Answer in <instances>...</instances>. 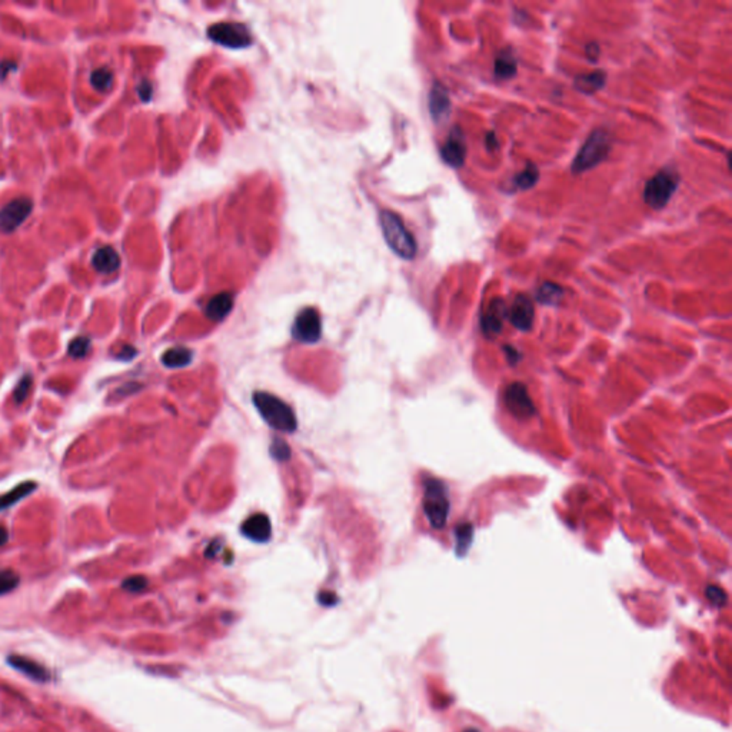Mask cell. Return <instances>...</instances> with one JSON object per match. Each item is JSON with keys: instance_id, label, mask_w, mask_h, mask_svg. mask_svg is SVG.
Returning a JSON list of instances; mask_svg holds the SVG:
<instances>
[{"instance_id": "cell-26", "label": "cell", "mask_w": 732, "mask_h": 732, "mask_svg": "<svg viewBox=\"0 0 732 732\" xmlns=\"http://www.w3.org/2000/svg\"><path fill=\"white\" fill-rule=\"evenodd\" d=\"M472 525L470 524H462L455 529L457 536V553L461 556L468 551L470 545V538H472Z\"/></svg>"}, {"instance_id": "cell-10", "label": "cell", "mask_w": 732, "mask_h": 732, "mask_svg": "<svg viewBox=\"0 0 732 732\" xmlns=\"http://www.w3.org/2000/svg\"><path fill=\"white\" fill-rule=\"evenodd\" d=\"M468 154L466 140L465 135L461 131V127H454L450 131L446 142L443 143L441 149V156L445 163H448L452 167H461L465 163Z\"/></svg>"}, {"instance_id": "cell-33", "label": "cell", "mask_w": 732, "mask_h": 732, "mask_svg": "<svg viewBox=\"0 0 732 732\" xmlns=\"http://www.w3.org/2000/svg\"><path fill=\"white\" fill-rule=\"evenodd\" d=\"M136 349L132 347V345H123L120 348V351L116 354V358L118 359H122V360H131L132 358L136 356Z\"/></svg>"}, {"instance_id": "cell-37", "label": "cell", "mask_w": 732, "mask_h": 732, "mask_svg": "<svg viewBox=\"0 0 732 732\" xmlns=\"http://www.w3.org/2000/svg\"><path fill=\"white\" fill-rule=\"evenodd\" d=\"M9 541V532L5 527H0V547H3Z\"/></svg>"}, {"instance_id": "cell-35", "label": "cell", "mask_w": 732, "mask_h": 732, "mask_svg": "<svg viewBox=\"0 0 732 732\" xmlns=\"http://www.w3.org/2000/svg\"><path fill=\"white\" fill-rule=\"evenodd\" d=\"M15 68H16V64L13 62H10V60L2 62V63H0V76L5 77L6 73L10 72V71H15Z\"/></svg>"}, {"instance_id": "cell-25", "label": "cell", "mask_w": 732, "mask_h": 732, "mask_svg": "<svg viewBox=\"0 0 732 732\" xmlns=\"http://www.w3.org/2000/svg\"><path fill=\"white\" fill-rule=\"evenodd\" d=\"M92 340L88 336H76L68 345V355L73 359H82L89 354Z\"/></svg>"}, {"instance_id": "cell-23", "label": "cell", "mask_w": 732, "mask_h": 732, "mask_svg": "<svg viewBox=\"0 0 732 732\" xmlns=\"http://www.w3.org/2000/svg\"><path fill=\"white\" fill-rule=\"evenodd\" d=\"M562 293H564L562 288L559 285L545 282L540 289H538L536 299L544 305H555L559 302V300H561Z\"/></svg>"}, {"instance_id": "cell-15", "label": "cell", "mask_w": 732, "mask_h": 732, "mask_svg": "<svg viewBox=\"0 0 732 732\" xmlns=\"http://www.w3.org/2000/svg\"><path fill=\"white\" fill-rule=\"evenodd\" d=\"M92 265L98 272L109 275L120 268V256L112 246L106 245L95 252L92 257Z\"/></svg>"}, {"instance_id": "cell-36", "label": "cell", "mask_w": 732, "mask_h": 732, "mask_svg": "<svg viewBox=\"0 0 732 732\" xmlns=\"http://www.w3.org/2000/svg\"><path fill=\"white\" fill-rule=\"evenodd\" d=\"M486 147H488L489 150H492V149H493V150H495V149H498V140H497V138H495V134H493V132H489V134H488V138H486Z\"/></svg>"}, {"instance_id": "cell-8", "label": "cell", "mask_w": 732, "mask_h": 732, "mask_svg": "<svg viewBox=\"0 0 732 732\" xmlns=\"http://www.w3.org/2000/svg\"><path fill=\"white\" fill-rule=\"evenodd\" d=\"M33 209L29 198H17L0 209V232L10 233L26 221Z\"/></svg>"}, {"instance_id": "cell-13", "label": "cell", "mask_w": 732, "mask_h": 732, "mask_svg": "<svg viewBox=\"0 0 732 732\" xmlns=\"http://www.w3.org/2000/svg\"><path fill=\"white\" fill-rule=\"evenodd\" d=\"M429 109L430 115L437 122H443L448 119L450 112V100L449 93L441 83H435L429 96Z\"/></svg>"}, {"instance_id": "cell-5", "label": "cell", "mask_w": 732, "mask_h": 732, "mask_svg": "<svg viewBox=\"0 0 732 732\" xmlns=\"http://www.w3.org/2000/svg\"><path fill=\"white\" fill-rule=\"evenodd\" d=\"M679 178L675 172L659 170L652 176L643 189V201L652 209H662L672 198L678 187Z\"/></svg>"}, {"instance_id": "cell-7", "label": "cell", "mask_w": 732, "mask_h": 732, "mask_svg": "<svg viewBox=\"0 0 732 732\" xmlns=\"http://www.w3.org/2000/svg\"><path fill=\"white\" fill-rule=\"evenodd\" d=\"M293 338L304 343H313L322 335V319L316 309L306 308L300 312L292 328Z\"/></svg>"}, {"instance_id": "cell-2", "label": "cell", "mask_w": 732, "mask_h": 732, "mask_svg": "<svg viewBox=\"0 0 732 732\" xmlns=\"http://www.w3.org/2000/svg\"><path fill=\"white\" fill-rule=\"evenodd\" d=\"M381 228L386 244L403 259H414L418 245L412 233L406 229L402 219L391 210L381 213Z\"/></svg>"}, {"instance_id": "cell-28", "label": "cell", "mask_w": 732, "mask_h": 732, "mask_svg": "<svg viewBox=\"0 0 732 732\" xmlns=\"http://www.w3.org/2000/svg\"><path fill=\"white\" fill-rule=\"evenodd\" d=\"M20 583V576L13 569L0 571V595L13 591Z\"/></svg>"}, {"instance_id": "cell-30", "label": "cell", "mask_w": 732, "mask_h": 732, "mask_svg": "<svg viewBox=\"0 0 732 732\" xmlns=\"http://www.w3.org/2000/svg\"><path fill=\"white\" fill-rule=\"evenodd\" d=\"M146 587H147V579L145 576H140V575L127 578V579L123 580V584H122V588L129 591V592H140Z\"/></svg>"}, {"instance_id": "cell-1", "label": "cell", "mask_w": 732, "mask_h": 732, "mask_svg": "<svg viewBox=\"0 0 732 732\" xmlns=\"http://www.w3.org/2000/svg\"><path fill=\"white\" fill-rule=\"evenodd\" d=\"M253 403L256 411L261 414L271 428L286 434H292L296 430L298 421L293 409L281 398L259 391L253 394Z\"/></svg>"}, {"instance_id": "cell-32", "label": "cell", "mask_w": 732, "mask_h": 732, "mask_svg": "<svg viewBox=\"0 0 732 732\" xmlns=\"http://www.w3.org/2000/svg\"><path fill=\"white\" fill-rule=\"evenodd\" d=\"M138 93L140 96V99L143 102H147L150 100V98H152V84H150L149 82L143 80L139 86H138Z\"/></svg>"}, {"instance_id": "cell-29", "label": "cell", "mask_w": 732, "mask_h": 732, "mask_svg": "<svg viewBox=\"0 0 732 732\" xmlns=\"http://www.w3.org/2000/svg\"><path fill=\"white\" fill-rule=\"evenodd\" d=\"M271 454L277 461H288L291 458V449L285 441L275 438L271 445Z\"/></svg>"}, {"instance_id": "cell-3", "label": "cell", "mask_w": 732, "mask_h": 732, "mask_svg": "<svg viewBox=\"0 0 732 732\" xmlns=\"http://www.w3.org/2000/svg\"><path fill=\"white\" fill-rule=\"evenodd\" d=\"M423 512L430 527L442 529L449 515L448 489L441 479L426 477L423 482Z\"/></svg>"}, {"instance_id": "cell-20", "label": "cell", "mask_w": 732, "mask_h": 732, "mask_svg": "<svg viewBox=\"0 0 732 732\" xmlns=\"http://www.w3.org/2000/svg\"><path fill=\"white\" fill-rule=\"evenodd\" d=\"M193 354L190 349L185 347H176L170 348L162 355V363L167 368H183V366L189 365L192 362Z\"/></svg>"}, {"instance_id": "cell-19", "label": "cell", "mask_w": 732, "mask_h": 732, "mask_svg": "<svg viewBox=\"0 0 732 732\" xmlns=\"http://www.w3.org/2000/svg\"><path fill=\"white\" fill-rule=\"evenodd\" d=\"M605 80H607L605 73L602 72V71H596V72H592V73H588V75L576 76L575 88L579 92H584V93L591 95V93H595L599 89L604 88Z\"/></svg>"}, {"instance_id": "cell-6", "label": "cell", "mask_w": 732, "mask_h": 732, "mask_svg": "<svg viewBox=\"0 0 732 732\" xmlns=\"http://www.w3.org/2000/svg\"><path fill=\"white\" fill-rule=\"evenodd\" d=\"M209 37L226 48L241 49L250 45V35L241 24H217L209 28Z\"/></svg>"}, {"instance_id": "cell-34", "label": "cell", "mask_w": 732, "mask_h": 732, "mask_svg": "<svg viewBox=\"0 0 732 732\" xmlns=\"http://www.w3.org/2000/svg\"><path fill=\"white\" fill-rule=\"evenodd\" d=\"M585 52H587V56L591 62H596L598 60V56H599V46L596 45V43H589V45L585 48Z\"/></svg>"}, {"instance_id": "cell-31", "label": "cell", "mask_w": 732, "mask_h": 732, "mask_svg": "<svg viewBox=\"0 0 732 732\" xmlns=\"http://www.w3.org/2000/svg\"><path fill=\"white\" fill-rule=\"evenodd\" d=\"M706 598L711 601L713 604L717 605V607H722L726 602L725 592L720 587H715V585H711V587L706 588Z\"/></svg>"}, {"instance_id": "cell-16", "label": "cell", "mask_w": 732, "mask_h": 732, "mask_svg": "<svg viewBox=\"0 0 732 732\" xmlns=\"http://www.w3.org/2000/svg\"><path fill=\"white\" fill-rule=\"evenodd\" d=\"M506 313L505 304L501 299H495L491 302L488 312L482 318V329L486 335H497L502 329V319Z\"/></svg>"}, {"instance_id": "cell-18", "label": "cell", "mask_w": 732, "mask_h": 732, "mask_svg": "<svg viewBox=\"0 0 732 732\" xmlns=\"http://www.w3.org/2000/svg\"><path fill=\"white\" fill-rule=\"evenodd\" d=\"M37 489V484L33 482V481H26V482H21L19 485H16L12 491L0 495V511H5L8 508H10L12 505L17 504L19 501L25 500L26 497H29V495L32 492H35Z\"/></svg>"}, {"instance_id": "cell-22", "label": "cell", "mask_w": 732, "mask_h": 732, "mask_svg": "<svg viewBox=\"0 0 732 732\" xmlns=\"http://www.w3.org/2000/svg\"><path fill=\"white\" fill-rule=\"evenodd\" d=\"M538 179H540V170L535 167L533 163H528L521 174H518L513 178L512 185L515 189H518V190H527V189L533 187Z\"/></svg>"}, {"instance_id": "cell-12", "label": "cell", "mask_w": 732, "mask_h": 732, "mask_svg": "<svg viewBox=\"0 0 732 732\" xmlns=\"http://www.w3.org/2000/svg\"><path fill=\"white\" fill-rule=\"evenodd\" d=\"M241 531L248 540L257 544H265L271 540L272 525L265 513H255L244 522Z\"/></svg>"}, {"instance_id": "cell-24", "label": "cell", "mask_w": 732, "mask_h": 732, "mask_svg": "<svg viewBox=\"0 0 732 732\" xmlns=\"http://www.w3.org/2000/svg\"><path fill=\"white\" fill-rule=\"evenodd\" d=\"M91 83L93 88L99 92L109 91L113 84V73L106 68H99L92 72Z\"/></svg>"}, {"instance_id": "cell-38", "label": "cell", "mask_w": 732, "mask_h": 732, "mask_svg": "<svg viewBox=\"0 0 732 732\" xmlns=\"http://www.w3.org/2000/svg\"><path fill=\"white\" fill-rule=\"evenodd\" d=\"M464 732H479V731H478L477 728H468V729H465Z\"/></svg>"}, {"instance_id": "cell-9", "label": "cell", "mask_w": 732, "mask_h": 732, "mask_svg": "<svg viewBox=\"0 0 732 732\" xmlns=\"http://www.w3.org/2000/svg\"><path fill=\"white\" fill-rule=\"evenodd\" d=\"M505 405L508 411L518 419L531 418L535 414V408L528 395L527 386L521 382L512 383L505 392Z\"/></svg>"}, {"instance_id": "cell-17", "label": "cell", "mask_w": 732, "mask_h": 732, "mask_svg": "<svg viewBox=\"0 0 732 732\" xmlns=\"http://www.w3.org/2000/svg\"><path fill=\"white\" fill-rule=\"evenodd\" d=\"M233 308V296L228 292L214 295L206 305V316L214 322L222 320Z\"/></svg>"}, {"instance_id": "cell-27", "label": "cell", "mask_w": 732, "mask_h": 732, "mask_svg": "<svg viewBox=\"0 0 732 732\" xmlns=\"http://www.w3.org/2000/svg\"><path fill=\"white\" fill-rule=\"evenodd\" d=\"M32 376L30 375H25L21 376L20 381L17 382L15 391H13V402L16 405H20L21 402H25L30 394V390H32Z\"/></svg>"}, {"instance_id": "cell-14", "label": "cell", "mask_w": 732, "mask_h": 732, "mask_svg": "<svg viewBox=\"0 0 732 732\" xmlns=\"http://www.w3.org/2000/svg\"><path fill=\"white\" fill-rule=\"evenodd\" d=\"M8 662L10 666H13L15 670L24 672L25 675L30 677L32 679L35 681H39V682H46L49 681L51 678V674L49 671L45 668V666H42L40 664L26 658V657H20V655H10L8 658Z\"/></svg>"}, {"instance_id": "cell-21", "label": "cell", "mask_w": 732, "mask_h": 732, "mask_svg": "<svg viewBox=\"0 0 732 732\" xmlns=\"http://www.w3.org/2000/svg\"><path fill=\"white\" fill-rule=\"evenodd\" d=\"M516 73V60L509 51H504L495 60V76L511 79Z\"/></svg>"}, {"instance_id": "cell-11", "label": "cell", "mask_w": 732, "mask_h": 732, "mask_svg": "<svg viewBox=\"0 0 732 732\" xmlns=\"http://www.w3.org/2000/svg\"><path fill=\"white\" fill-rule=\"evenodd\" d=\"M533 316L535 311L532 300L525 295L516 296L509 311L511 324L520 331H529L533 324Z\"/></svg>"}, {"instance_id": "cell-4", "label": "cell", "mask_w": 732, "mask_h": 732, "mask_svg": "<svg viewBox=\"0 0 732 732\" xmlns=\"http://www.w3.org/2000/svg\"><path fill=\"white\" fill-rule=\"evenodd\" d=\"M610 149L611 142L607 131H604V129H596L587 139L584 146L580 147L576 158L574 159L571 170L574 174H583V172L595 167L608 156Z\"/></svg>"}]
</instances>
